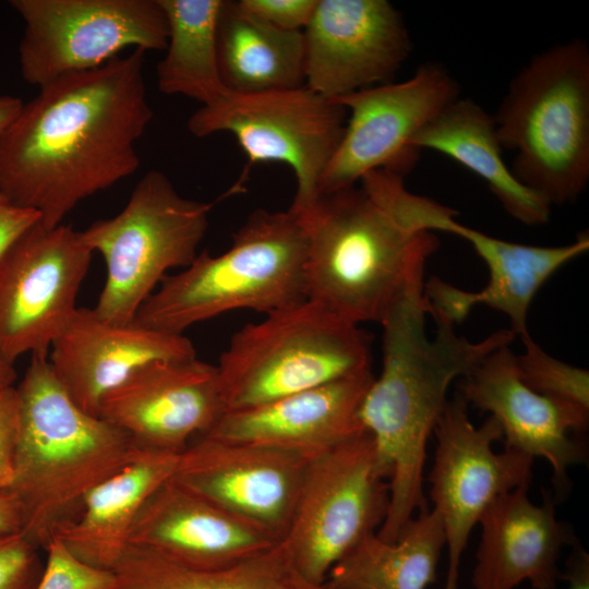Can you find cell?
Masks as SVG:
<instances>
[{
	"label": "cell",
	"instance_id": "obj_1",
	"mask_svg": "<svg viewBox=\"0 0 589 589\" xmlns=\"http://www.w3.org/2000/svg\"><path fill=\"white\" fill-rule=\"evenodd\" d=\"M144 50L40 87L0 137V193L53 228L83 200L134 173L153 119Z\"/></svg>",
	"mask_w": 589,
	"mask_h": 589
},
{
	"label": "cell",
	"instance_id": "obj_2",
	"mask_svg": "<svg viewBox=\"0 0 589 589\" xmlns=\"http://www.w3.org/2000/svg\"><path fill=\"white\" fill-rule=\"evenodd\" d=\"M423 288L421 272L382 320V371L360 408V420L389 484L388 510L376 531L387 542L397 541L417 510L428 509L425 447L446 406L449 385L517 336L512 329H498L480 341L468 340L447 317L426 309Z\"/></svg>",
	"mask_w": 589,
	"mask_h": 589
},
{
	"label": "cell",
	"instance_id": "obj_3",
	"mask_svg": "<svg viewBox=\"0 0 589 589\" xmlns=\"http://www.w3.org/2000/svg\"><path fill=\"white\" fill-rule=\"evenodd\" d=\"M13 478L23 533L46 550L80 515L86 495L145 450L122 430L80 408L48 356L33 354L21 383Z\"/></svg>",
	"mask_w": 589,
	"mask_h": 589
},
{
	"label": "cell",
	"instance_id": "obj_4",
	"mask_svg": "<svg viewBox=\"0 0 589 589\" xmlns=\"http://www.w3.org/2000/svg\"><path fill=\"white\" fill-rule=\"evenodd\" d=\"M308 230L306 299L359 325L381 323L438 240L378 204L360 185L320 195L300 213Z\"/></svg>",
	"mask_w": 589,
	"mask_h": 589
},
{
	"label": "cell",
	"instance_id": "obj_5",
	"mask_svg": "<svg viewBox=\"0 0 589 589\" xmlns=\"http://www.w3.org/2000/svg\"><path fill=\"white\" fill-rule=\"evenodd\" d=\"M308 230L288 208L253 212L219 255L207 251L180 273L166 276L134 321L182 335L188 327L223 313L249 309L269 314L306 300Z\"/></svg>",
	"mask_w": 589,
	"mask_h": 589
},
{
	"label": "cell",
	"instance_id": "obj_6",
	"mask_svg": "<svg viewBox=\"0 0 589 589\" xmlns=\"http://www.w3.org/2000/svg\"><path fill=\"white\" fill-rule=\"evenodd\" d=\"M513 175L551 205L576 200L589 181V49L557 44L510 82L493 117Z\"/></svg>",
	"mask_w": 589,
	"mask_h": 589
},
{
	"label": "cell",
	"instance_id": "obj_7",
	"mask_svg": "<svg viewBox=\"0 0 589 589\" xmlns=\"http://www.w3.org/2000/svg\"><path fill=\"white\" fill-rule=\"evenodd\" d=\"M216 366L225 412L239 411L371 370V339L306 299L243 326Z\"/></svg>",
	"mask_w": 589,
	"mask_h": 589
},
{
	"label": "cell",
	"instance_id": "obj_8",
	"mask_svg": "<svg viewBox=\"0 0 589 589\" xmlns=\"http://www.w3.org/2000/svg\"><path fill=\"white\" fill-rule=\"evenodd\" d=\"M212 203L183 197L159 170L145 173L124 208L81 231L106 264V281L93 308L98 316L127 324L166 273L197 256Z\"/></svg>",
	"mask_w": 589,
	"mask_h": 589
},
{
	"label": "cell",
	"instance_id": "obj_9",
	"mask_svg": "<svg viewBox=\"0 0 589 589\" xmlns=\"http://www.w3.org/2000/svg\"><path fill=\"white\" fill-rule=\"evenodd\" d=\"M346 109L306 85L241 94L228 91L201 106L188 120L196 137L231 134L247 165L229 193L241 191L254 165L278 163L293 172L297 190L290 208L308 212L318 197L320 180L342 136Z\"/></svg>",
	"mask_w": 589,
	"mask_h": 589
},
{
	"label": "cell",
	"instance_id": "obj_10",
	"mask_svg": "<svg viewBox=\"0 0 589 589\" xmlns=\"http://www.w3.org/2000/svg\"><path fill=\"white\" fill-rule=\"evenodd\" d=\"M388 505L387 476L365 431L308 460L283 540L300 573L322 585L344 555L376 532Z\"/></svg>",
	"mask_w": 589,
	"mask_h": 589
},
{
	"label": "cell",
	"instance_id": "obj_11",
	"mask_svg": "<svg viewBox=\"0 0 589 589\" xmlns=\"http://www.w3.org/2000/svg\"><path fill=\"white\" fill-rule=\"evenodd\" d=\"M24 21L23 80L43 87L97 69L125 48L165 50L168 25L159 0H11Z\"/></svg>",
	"mask_w": 589,
	"mask_h": 589
},
{
	"label": "cell",
	"instance_id": "obj_12",
	"mask_svg": "<svg viewBox=\"0 0 589 589\" xmlns=\"http://www.w3.org/2000/svg\"><path fill=\"white\" fill-rule=\"evenodd\" d=\"M459 97L450 73L425 63L400 83H384L335 99L347 112L340 142L318 184V196L356 185L374 170L402 178L419 160L416 136Z\"/></svg>",
	"mask_w": 589,
	"mask_h": 589
},
{
	"label": "cell",
	"instance_id": "obj_13",
	"mask_svg": "<svg viewBox=\"0 0 589 589\" xmlns=\"http://www.w3.org/2000/svg\"><path fill=\"white\" fill-rule=\"evenodd\" d=\"M93 251L81 231L39 221L0 262V354L10 363L26 353L48 356L76 308Z\"/></svg>",
	"mask_w": 589,
	"mask_h": 589
},
{
	"label": "cell",
	"instance_id": "obj_14",
	"mask_svg": "<svg viewBox=\"0 0 589 589\" xmlns=\"http://www.w3.org/2000/svg\"><path fill=\"white\" fill-rule=\"evenodd\" d=\"M468 406L456 393L433 430L437 445L429 482L448 552L444 589H457L461 554L483 512L498 495L529 486L532 478L534 458L512 449L495 453L492 445L502 440L501 426L491 416L474 426Z\"/></svg>",
	"mask_w": 589,
	"mask_h": 589
},
{
	"label": "cell",
	"instance_id": "obj_15",
	"mask_svg": "<svg viewBox=\"0 0 589 589\" xmlns=\"http://www.w3.org/2000/svg\"><path fill=\"white\" fill-rule=\"evenodd\" d=\"M224 412L217 366L194 357L136 369L101 398L98 416L142 449L180 454Z\"/></svg>",
	"mask_w": 589,
	"mask_h": 589
},
{
	"label": "cell",
	"instance_id": "obj_16",
	"mask_svg": "<svg viewBox=\"0 0 589 589\" xmlns=\"http://www.w3.org/2000/svg\"><path fill=\"white\" fill-rule=\"evenodd\" d=\"M303 38L305 85L332 99L387 83L411 50L386 0H318Z\"/></svg>",
	"mask_w": 589,
	"mask_h": 589
},
{
	"label": "cell",
	"instance_id": "obj_17",
	"mask_svg": "<svg viewBox=\"0 0 589 589\" xmlns=\"http://www.w3.org/2000/svg\"><path fill=\"white\" fill-rule=\"evenodd\" d=\"M457 393L496 420L505 449L546 459L553 472V496L556 502L567 496L572 486L568 469L582 462L586 455L574 434L587 429L589 409L526 386L509 346L492 351L459 378Z\"/></svg>",
	"mask_w": 589,
	"mask_h": 589
},
{
	"label": "cell",
	"instance_id": "obj_18",
	"mask_svg": "<svg viewBox=\"0 0 589 589\" xmlns=\"http://www.w3.org/2000/svg\"><path fill=\"white\" fill-rule=\"evenodd\" d=\"M308 460L278 448L202 435L180 453L171 478L283 539Z\"/></svg>",
	"mask_w": 589,
	"mask_h": 589
},
{
	"label": "cell",
	"instance_id": "obj_19",
	"mask_svg": "<svg viewBox=\"0 0 589 589\" xmlns=\"http://www.w3.org/2000/svg\"><path fill=\"white\" fill-rule=\"evenodd\" d=\"M455 215L454 209L440 205L430 216L428 229L465 239L484 261L489 281L480 291L472 292L431 277L423 288L426 309L458 324L473 306L485 304L507 315L510 329L517 336L527 334V314L534 296L557 269L588 251V233L565 245H528L494 238L461 225Z\"/></svg>",
	"mask_w": 589,
	"mask_h": 589
},
{
	"label": "cell",
	"instance_id": "obj_20",
	"mask_svg": "<svg viewBox=\"0 0 589 589\" xmlns=\"http://www.w3.org/2000/svg\"><path fill=\"white\" fill-rule=\"evenodd\" d=\"M279 540L170 478L144 503L129 545L211 570L251 558Z\"/></svg>",
	"mask_w": 589,
	"mask_h": 589
},
{
	"label": "cell",
	"instance_id": "obj_21",
	"mask_svg": "<svg viewBox=\"0 0 589 589\" xmlns=\"http://www.w3.org/2000/svg\"><path fill=\"white\" fill-rule=\"evenodd\" d=\"M196 357L183 335L135 321L108 322L94 309L77 308L48 353L60 384L84 411L98 416L101 398L142 365L157 360Z\"/></svg>",
	"mask_w": 589,
	"mask_h": 589
},
{
	"label": "cell",
	"instance_id": "obj_22",
	"mask_svg": "<svg viewBox=\"0 0 589 589\" xmlns=\"http://www.w3.org/2000/svg\"><path fill=\"white\" fill-rule=\"evenodd\" d=\"M373 378L369 370L259 407L225 412L205 436L310 459L366 431L360 408Z\"/></svg>",
	"mask_w": 589,
	"mask_h": 589
},
{
	"label": "cell",
	"instance_id": "obj_23",
	"mask_svg": "<svg viewBox=\"0 0 589 589\" xmlns=\"http://www.w3.org/2000/svg\"><path fill=\"white\" fill-rule=\"evenodd\" d=\"M527 491L520 486L498 495L480 517L473 589H515L525 580L534 589H555L562 578V548L577 538L556 518L557 502L550 490H542V505L531 503Z\"/></svg>",
	"mask_w": 589,
	"mask_h": 589
},
{
	"label": "cell",
	"instance_id": "obj_24",
	"mask_svg": "<svg viewBox=\"0 0 589 589\" xmlns=\"http://www.w3.org/2000/svg\"><path fill=\"white\" fill-rule=\"evenodd\" d=\"M179 455L143 450L86 495L77 518L56 539L81 561L112 570L129 546L130 531L141 508L173 476Z\"/></svg>",
	"mask_w": 589,
	"mask_h": 589
},
{
	"label": "cell",
	"instance_id": "obj_25",
	"mask_svg": "<svg viewBox=\"0 0 589 589\" xmlns=\"http://www.w3.org/2000/svg\"><path fill=\"white\" fill-rule=\"evenodd\" d=\"M413 146L446 155L477 175L517 221H549L552 205L513 175L503 160L493 117L472 99L458 97L447 105L416 136Z\"/></svg>",
	"mask_w": 589,
	"mask_h": 589
},
{
	"label": "cell",
	"instance_id": "obj_26",
	"mask_svg": "<svg viewBox=\"0 0 589 589\" xmlns=\"http://www.w3.org/2000/svg\"><path fill=\"white\" fill-rule=\"evenodd\" d=\"M221 81L233 93L252 94L305 85L303 32L276 28L223 0L217 22Z\"/></svg>",
	"mask_w": 589,
	"mask_h": 589
},
{
	"label": "cell",
	"instance_id": "obj_27",
	"mask_svg": "<svg viewBox=\"0 0 589 589\" xmlns=\"http://www.w3.org/2000/svg\"><path fill=\"white\" fill-rule=\"evenodd\" d=\"M107 589H332L308 580L281 539L266 551L219 569H195L129 545Z\"/></svg>",
	"mask_w": 589,
	"mask_h": 589
},
{
	"label": "cell",
	"instance_id": "obj_28",
	"mask_svg": "<svg viewBox=\"0 0 589 589\" xmlns=\"http://www.w3.org/2000/svg\"><path fill=\"white\" fill-rule=\"evenodd\" d=\"M445 543L440 515L426 509L395 542L368 534L330 568L324 584L332 589H425L436 579Z\"/></svg>",
	"mask_w": 589,
	"mask_h": 589
},
{
	"label": "cell",
	"instance_id": "obj_29",
	"mask_svg": "<svg viewBox=\"0 0 589 589\" xmlns=\"http://www.w3.org/2000/svg\"><path fill=\"white\" fill-rule=\"evenodd\" d=\"M167 19L166 56L157 65L163 94L209 105L224 96L217 59V22L223 0H159Z\"/></svg>",
	"mask_w": 589,
	"mask_h": 589
},
{
	"label": "cell",
	"instance_id": "obj_30",
	"mask_svg": "<svg viewBox=\"0 0 589 589\" xmlns=\"http://www.w3.org/2000/svg\"><path fill=\"white\" fill-rule=\"evenodd\" d=\"M525 351L516 356L520 380L533 392L589 409V372L548 354L529 335L520 336Z\"/></svg>",
	"mask_w": 589,
	"mask_h": 589
},
{
	"label": "cell",
	"instance_id": "obj_31",
	"mask_svg": "<svg viewBox=\"0 0 589 589\" xmlns=\"http://www.w3.org/2000/svg\"><path fill=\"white\" fill-rule=\"evenodd\" d=\"M46 551L47 562L35 589H107L113 580L112 570L81 561L59 539Z\"/></svg>",
	"mask_w": 589,
	"mask_h": 589
},
{
	"label": "cell",
	"instance_id": "obj_32",
	"mask_svg": "<svg viewBox=\"0 0 589 589\" xmlns=\"http://www.w3.org/2000/svg\"><path fill=\"white\" fill-rule=\"evenodd\" d=\"M37 551L23 532L0 536V589H35L44 570Z\"/></svg>",
	"mask_w": 589,
	"mask_h": 589
},
{
	"label": "cell",
	"instance_id": "obj_33",
	"mask_svg": "<svg viewBox=\"0 0 589 589\" xmlns=\"http://www.w3.org/2000/svg\"><path fill=\"white\" fill-rule=\"evenodd\" d=\"M318 0H239V5L265 23L287 32H303Z\"/></svg>",
	"mask_w": 589,
	"mask_h": 589
},
{
	"label": "cell",
	"instance_id": "obj_34",
	"mask_svg": "<svg viewBox=\"0 0 589 589\" xmlns=\"http://www.w3.org/2000/svg\"><path fill=\"white\" fill-rule=\"evenodd\" d=\"M19 435V396L16 387H0V491L13 478Z\"/></svg>",
	"mask_w": 589,
	"mask_h": 589
},
{
	"label": "cell",
	"instance_id": "obj_35",
	"mask_svg": "<svg viewBox=\"0 0 589 589\" xmlns=\"http://www.w3.org/2000/svg\"><path fill=\"white\" fill-rule=\"evenodd\" d=\"M38 221L37 212L20 207L0 193V262L17 238Z\"/></svg>",
	"mask_w": 589,
	"mask_h": 589
},
{
	"label": "cell",
	"instance_id": "obj_36",
	"mask_svg": "<svg viewBox=\"0 0 589 589\" xmlns=\"http://www.w3.org/2000/svg\"><path fill=\"white\" fill-rule=\"evenodd\" d=\"M566 562V573L562 578L568 580V589H589V556L578 540L572 545Z\"/></svg>",
	"mask_w": 589,
	"mask_h": 589
},
{
	"label": "cell",
	"instance_id": "obj_37",
	"mask_svg": "<svg viewBox=\"0 0 589 589\" xmlns=\"http://www.w3.org/2000/svg\"><path fill=\"white\" fill-rule=\"evenodd\" d=\"M19 505L8 490L0 491V536L23 532Z\"/></svg>",
	"mask_w": 589,
	"mask_h": 589
},
{
	"label": "cell",
	"instance_id": "obj_38",
	"mask_svg": "<svg viewBox=\"0 0 589 589\" xmlns=\"http://www.w3.org/2000/svg\"><path fill=\"white\" fill-rule=\"evenodd\" d=\"M23 105V100L17 97L0 96V137L17 116Z\"/></svg>",
	"mask_w": 589,
	"mask_h": 589
},
{
	"label": "cell",
	"instance_id": "obj_39",
	"mask_svg": "<svg viewBox=\"0 0 589 589\" xmlns=\"http://www.w3.org/2000/svg\"><path fill=\"white\" fill-rule=\"evenodd\" d=\"M16 380V372L14 364L7 361L0 354V387L13 386Z\"/></svg>",
	"mask_w": 589,
	"mask_h": 589
}]
</instances>
